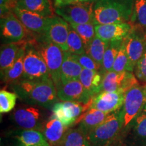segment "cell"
I'll use <instances>...</instances> for the list:
<instances>
[{
	"label": "cell",
	"mask_w": 146,
	"mask_h": 146,
	"mask_svg": "<svg viewBox=\"0 0 146 146\" xmlns=\"http://www.w3.org/2000/svg\"><path fill=\"white\" fill-rule=\"evenodd\" d=\"M11 88L18 98L33 105L52 108L59 100L52 78L45 81L22 79L11 85Z\"/></svg>",
	"instance_id": "cell-1"
},
{
	"label": "cell",
	"mask_w": 146,
	"mask_h": 146,
	"mask_svg": "<svg viewBox=\"0 0 146 146\" xmlns=\"http://www.w3.org/2000/svg\"><path fill=\"white\" fill-rule=\"evenodd\" d=\"M135 0H98L94 5V24L108 25L131 21Z\"/></svg>",
	"instance_id": "cell-2"
},
{
	"label": "cell",
	"mask_w": 146,
	"mask_h": 146,
	"mask_svg": "<svg viewBox=\"0 0 146 146\" xmlns=\"http://www.w3.org/2000/svg\"><path fill=\"white\" fill-rule=\"evenodd\" d=\"M27 43L35 49L44 60L56 89L59 88L61 85L60 72L64 52L43 34H35L27 41Z\"/></svg>",
	"instance_id": "cell-3"
},
{
	"label": "cell",
	"mask_w": 146,
	"mask_h": 146,
	"mask_svg": "<svg viewBox=\"0 0 146 146\" xmlns=\"http://www.w3.org/2000/svg\"><path fill=\"white\" fill-rule=\"evenodd\" d=\"M123 129V108L110 113L107 118L87 136L94 146H108L116 139Z\"/></svg>",
	"instance_id": "cell-4"
},
{
	"label": "cell",
	"mask_w": 146,
	"mask_h": 146,
	"mask_svg": "<svg viewBox=\"0 0 146 146\" xmlns=\"http://www.w3.org/2000/svg\"><path fill=\"white\" fill-rule=\"evenodd\" d=\"M94 3H70L60 4L55 12L68 23H94Z\"/></svg>",
	"instance_id": "cell-5"
},
{
	"label": "cell",
	"mask_w": 146,
	"mask_h": 146,
	"mask_svg": "<svg viewBox=\"0 0 146 146\" xmlns=\"http://www.w3.org/2000/svg\"><path fill=\"white\" fill-rule=\"evenodd\" d=\"M23 78L29 81H45L51 78L46 64L35 49L27 43L23 60Z\"/></svg>",
	"instance_id": "cell-6"
},
{
	"label": "cell",
	"mask_w": 146,
	"mask_h": 146,
	"mask_svg": "<svg viewBox=\"0 0 146 146\" xmlns=\"http://www.w3.org/2000/svg\"><path fill=\"white\" fill-rule=\"evenodd\" d=\"M143 89L139 83L133 85L125 93V102L122 107L123 129H129L133 121L145 105Z\"/></svg>",
	"instance_id": "cell-7"
},
{
	"label": "cell",
	"mask_w": 146,
	"mask_h": 146,
	"mask_svg": "<svg viewBox=\"0 0 146 146\" xmlns=\"http://www.w3.org/2000/svg\"><path fill=\"white\" fill-rule=\"evenodd\" d=\"M91 102L87 104L76 102H58L52 108V118L59 120L64 125L68 128L77 123L85 111L91 108Z\"/></svg>",
	"instance_id": "cell-8"
},
{
	"label": "cell",
	"mask_w": 146,
	"mask_h": 146,
	"mask_svg": "<svg viewBox=\"0 0 146 146\" xmlns=\"http://www.w3.org/2000/svg\"><path fill=\"white\" fill-rule=\"evenodd\" d=\"M124 41L129 57V71L133 72L146 50V31L133 26L132 30L124 39Z\"/></svg>",
	"instance_id": "cell-9"
},
{
	"label": "cell",
	"mask_w": 146,
	"mask_h": 146,
	"mask_svg": "<svg viewBox=\"0 0 146 146\" xmlns=\"http://www.w3.org/2000/svg\"><path fill=\"white\" fill-rule=\"evenodd\" d=\"M27 30L14 12L1 16V37L5 43L19 42L26 36Z\"/></svg>",
	"instance_id": "cell-10"
},
{
	"label": "cell",
	"mask_w": 146,
	"mask_h": 146,
	"mask_svg": "<svg viewBox=\"0 0 146 146\" xmlns=\"http://www.w3.org/2000/svg\"><path fill=\"white\" fill-rule=\"evenodd\" d=\"M137 83V80L132 72L110 71L103 76L102 91H123L126 93Z\"/></svg>",
	"instance_id": "cell-11"
},
{
	"label": "cell",
	"mask_w": 146,
	"mask_h": 146,
	"mask_svg": "<svg viewBox=\"0 0 146 146\" xmlns=\"http://www.w3.org/2000/svg\"><path fill=\"white\" fill-rule=\"evenodd\" d=\"M125 96L123 91H102L92 98L91 108L110 114L123 107Z\"/></svg>",
	"instance_id": "cell-12"
},
{
	"label": "cell",
	"mask_w": 146,
	"mask_h": 146,
	"mask_svg": "<svg viewBox=\"0 0 146 146\" xmlns=\"http://www.w3.org/2000/svg\"><path fill=\"white\" fill-rule=\"evenodd\" d=\"M57 94L58 99L61 101L76 102L84 104L90 103L93 98L79 80H74L61 85L57 89Z\"/></svg>",
	"instance_id": "cell-13"
},
{
	"label": "cell",
	"mask_w": 146,
	"mask_h": 146,
	"mask_svg": "<svg viewBox=\"0 0 146 146\" xmlns=\"http://www.w3.org/2000/svg\"><path fill=\"white\" fill-rule=\"evenodd\" d=\"M12 11L28 31L36 35H44L46 32L52 17H43L17 6H16Z\"/></svg>",
	"instance_id": "cell-14"
},
{
	"label": "cell",
	"mask_w": 146,
	"mask_h": 146,
	"mask_svg": "<svg viewBox=\"0 0 146 146\" xmlns=\"http://www.w3.org/2000/svg\"><path fill=\"white\" fill-rule=\"evenodd\" d=\"M68 23L59 16H53L45 33V35L55 44L58 45L64 52H68L67 40L69 34Z\"/></svg>",
	"instance_id": "cell-15"
},
{
	"label": "cell",
	"mask_w": 146,
	"mask_h": 146,
	"mask_svg": "<svg viewBox=\"0 0 146 146\" xmlns=\"http://www.w3.org/2000/svg\"><path fill=\"white\" fill-rule=\"evenodd\" d=\"M12 118L16 125L25 130H38L43 128L41 113L35 107L27 106L16 110L12 114Z\"/></svg>",
	"instance_id": "cell-16"
},
{
	"label": "cell",
	"mask_w": 146,
	"mask_h": 146,
	"mask_svg": "<svg viewBox=\"0 0 146 146\" xmlns=\"http://www.w3.org/2000/svg\"><path fill=\"white\" fill-rule=\"evenodd\" d=\"M132 29L133 26L130 23L98 25H96V35L107 42L123 40L128 36Z\"/></svg>",
	"instance_id": "cell-17"
},
{
	"label": "cell",
	"mask_w": 146,
	"mask_h": 146,
	"mask_svg": "<svg viewBox=\"0 0 146 146\" xmlns=\"http://www.w3.org/2000/svg\"><path fill=\"white\" fill-rule=\"evenodd\" d=\"M27 41L4 43L1 46L0 70L1 72L12 66L21 56L26 52Z\"/></svg>",
	"instance_id": "cell-18"
},
{
	"label": "cell",
	"mask_w": 146,
	"mask_h": 146,
	"mask_svg": "<svg viewBox=\"0 0 146 146\" xmlns=\"http://www.w3.org/2000/svg\"><path fill=\"white\" fill-rule=\"evenodd\" d=\"M67 129L59 120L52 118L45 124L43 133L51 146L62 145Z\"/></svg>",
	"instance_id": "cell-19"
},
{
	"label": "cell",
	"mask_w": 146,
	"mask_h": 146,
	"mask_svg": "<svg viewBox=\"0 0 146 146\" xmlns=\"http://www.w3.org/2000/svg\"><path fill=\"white\" fill-rule=\"evenodd\" d=\"M83 69V67L72 57L70 53L64 52V58L60 72L61 85H64L69 81L79 79Z\"/></svg>",
	"instance_id": "cell-20"
},
{
	"label": "cell",
	"mask_w": 146,
	"mask_h": 146,
	"mask_svg": "<svg viewBox=\"0 0 146 146\" xmlns=\"http://www.w3.org/2000/svg\"><path fill=\"white\" fill-rule=\"evenodd\" d=\"M104 75L100 72L83 68L80 75L79 81L91 97L102 92Z\"/></svg>",
	"instance_id": "cell-21"
},
{
	"label": "cell",
	"mask_w": 146,
	"mask_h": 146,
	"mask_svg": "<svg viewBox=\"0 0 146 146\" xmlns=\"http://www.w3.org/2000/svg\"><path fill=\"white\" fill-rule=\"evenodd\" d=\"M110 114L100 111L99 110L90 108L83 114L77 123L79 122V127L84 131L88 136L97 127H98L102 122L107 118Z\"/></svg>",
	"instance_id": "cell-22"
},
{
	"label": "cell",
	"mask_w": 146,
	"mask_h": 146,
	"mask_svg": "<svg viewBox=\"0 0 146 146\" xmlns=\"http://www.w3.org/2000/svg\"><path fill=\"white\" fill-rule=\"evenodd\" d=\"M18 8L34 12L43 17H53V8L50 0H16Z\"/></svg>",
	"instance_id": "cell-23"
},
{
	"label": "cell",
	"mask_w": 146,
	"mask_h": 146,
	"mask_svg": "<svg viewBox=\"0 0 146 146\" xmlns=\"http://www.w3.org/2000/svg\"><path fill=\"white\" fill-rule=\"evenodd\" d=\"M16 138L23 146H51L43 133L35 129L21 131Z\"/></svg>",
	"instance_id": "cell-24"
},
{
	"label": "cell",
	"mask_w": 146,
	"mask_h": 146,
	"mask_svg": "<svg viewBox=\"0 0 146 146\" xmlns=\"http://www.w3.org/2000/svg\"><path fill=\"white\" fill-rule=\"evenodd\" d=\"M133 139L138 144L146 143V103L133 120L131 127Z\"/></svg>",
	"instance_id": "cell-25"
},
{
	"label": "cell",
	"mask_w": 146,
	"mask_h": 146,
	"mask_svg": "<svg viewBox=\"0 0 146 146\" xmlns=\"http://www.w3.org/2000/svg\"><path fill=\"white\" fill-rule=\"evenodd\" d=\"M123 40L110 41L104 55L103 62L102 66V74L104 75L106 73L112 70L114 60L119 52L120 47L123 44Z\"/></svg>",
	"instance_id": "cell-26"
},
{
	"label": "cell",
	"mask_w": 146,
	"mask_h": 146,
	"mask_svg": "<svg viewBox=\"0 0 146 146\" xmlns=\"http://www.w3.org/2000/svg\"><path fill=\"white\" fill-rule=\"evenodd\" d=\"M108 43L109 42L104 41L96 35L91 43L85 47V53L102 66L104 55Z\"/></svg>",
	"instance_id": "cell-27"
},
{
	"label": "cell",
	"mask_w": 146,
	"mask_h": 146,
	"mask_svg": "<svg viewBox=\"0 0 146 146\" xmlns=\"http://www.w3.org/2000/svg\"><path fill=\"white\" fill-rule=\"evenodd\" d=\"M25 54L18 58L12 66L3 72H1V80L4 83L12 85L23 79L24 73L23 60Z\"/></svg>",
	"instance_id": "cell-28"
},
{
	"label": "cell",
	"mask_w": 146,
	"mask_h": 146,
	"mask_svg": "<svg viewBox=\"0 0 146 146\" xmlns=\"http://www.w3.org/2000/svg\"><path fill=\"white\" fill-rule=\"evenodd\" d=\"M132 26L146 31V0H135L131 23Z\"/></svg>",
	"instance_id": "cell-29"
},
{
	"label": "cell",
	"mask_w": 146,
	"mask_h": 146,
	"mask_svg": "<svg viewBox=\"0 0 146 146\" xmlns=\"http://www.w3.org/2000/svg\"><path fill=\"white\" fill-rule=\"evenodd\" d=\"M76 32L79 35L85 47L88 45L96 36V25L93 23L85 24L69 23Z\"/></svg>",
	"instance_id": "cell-30"
},
{
	"label": "cell",
	"mask_w": 146,
	"mask_h": 146,
	"mask_svg": "<svg viewBox=\"0 0 146 146\" xmlns=\"http://www.w3.org/2000/svg\"><path fill=\"white\" fill-rule=\"evenodd\" d=\"M68 52L71 54L80 55L85 53V45L83 40L72 27H69V34L67 40Z\"/></svg>",
	"instance_id": "cell-31"
},
{
	"label": "cell",
	"mask_w": 146,
	"mask_h": 146,
	"mask_svg": "<svg viewBox=\"0 0 146 146\" xmlns=\"http://www.w3.org/2000/svg\"><path fill=\"white\" fill-rule=\"evenodd\" d=\"M87 140V134L79 127L68 130L62 146H83Z\"/></svg>",
	"instance_id": "cell-32"
},
{
	"label": "cell",
	"mask_w": 146,
	"mask_h": 146,
	"mask_svg": "<svg viewBox=\"0 0 146 146\" xmlns=\"http://www.w3.org/2000/svg\"><path fill=\"white\" fill-rule=\"evenodd\" d=\"M18 98L16 93L1 89L0 91V112L4 114L12 110L15 107Z\"/></svg>",
	"instance_id": "cell-33"
},
{
	"label": "cell",
	"mask_w": 146,
	"mask_h": 146,
	"mask_svg": "<svg viewBox=\"0 0 146 146\" xmlns=\"http://www.w3.org/2000/svg\"><path fill=\"white\" fill-rule=\"evenodd\" d=\"M114 72H120L123 71H129V57L126 50L125 41H123L118 54L114 60L112 70Z\"/></svg>",
	"instance_id": "cell-34"
},
{
	"label": "cell",
	"mask_w": 146,
	"mask_h": 146,
	"mask_svg": "<svg viewBox=\"0 0 146 146\" xmlns=\"http://www.w3.org/2000/svg\"><path fill=\"white\" fill-rule=\"evenodd\" d=\"M72 55V57L80 64V65H81L83 68L98 71V72H102L101 66H100L98 63L96 62H95L90 56H88L86 53H84V54L80 55Z\"/></svg>",
	"instance_id": "cell-35"
},
{
	"label": "cell",
	"mask_w": 146,
	"mask_h": 146,
	"mask_svg": "<svg viewBox=\"0 0 146 146\" xmlns=\"http://www.w3.org/2000/svg\"><path fill=\"white\" fill-rule=\"evenodd\" d=\"M134 71L135 76L138 79L146 82V50L137 63Z\"/></svg>",
	"instance_id": "cell-36"
},
{
	"label": "cell",
	"mask_w": 146,
	"mask_h": 146,
	"mask_svg": "<svg viewBox=\"0 0 146 146\" xmlns=\"http://www.w3.org/2000/svg\"><path fill=\"white\" fill-rule=\"evenodd\" d=\"M98 0H64L60 4H65V3H94Z\"/></svg>",
	"instance_id": "cell-37"
},
{
	"label": "cell",
	"mask_w": 146,
	"mask_h": 146,
	"mask_svg": "<svg viewBox=\"0 0 146 146\" xmlns=\"http://www.w3.org/2000/svg\"><path fill=\"white\" fill-rule=\"evenodd\" d=\"M64 0H55V6H58V5H59L60 3H61Z\"/></svg>",
	"instance_id": "cell-38"
},
{
	"label": "cell",
	"mask_w": 146,
	"mask_h": 146,
	"mask_svg": "<svg viewBox=\"0 0 146 146\" xmlns=\"http://www.w3.org/2000/svg\"><path fill=\"white\" fill-rule=\"evenodd\" d=\"M143 89L144 98H145V103H146V85L144 87H143Z\"/></svg>",
	"instance_id": "cell-39"
},
{
	"label": "cell",
	"mask_w": 146,
	"mask_h": 146,
	"mask_svg": "<svg viewBox=\"0 0 146 146\" xmlns=\"http://www.w3.org/2000/svg\"><path fill=\"white\" fill-rule=\"evenodd\" d=\"M83 146H91V143H90V142L88 141V139L85 141V143L83 145Z\"/></svg>",
	"instance_id": "cell-40"
}]
</instances>
